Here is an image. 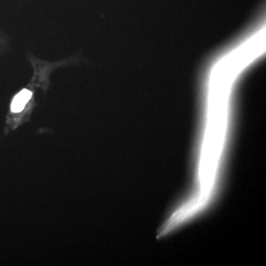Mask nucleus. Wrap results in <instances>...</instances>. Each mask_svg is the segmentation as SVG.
I'll return each mask as SVG.
<instances>
[{"label":"nucleus","instance_id":"1","mask_svg":"<svg viewBox=\"0 0 266 266\" xmlns=\"http://www.w3.org/2000/svg\"><path fill=\"white\" fill-rule=\"evenodd\" d=\"M31 96L32 93L28 90H23L21 91L13 100L11 104V110L14 112H21Z\"/></svg>","mask_w":266,"mask_h":266}]
</instances>
